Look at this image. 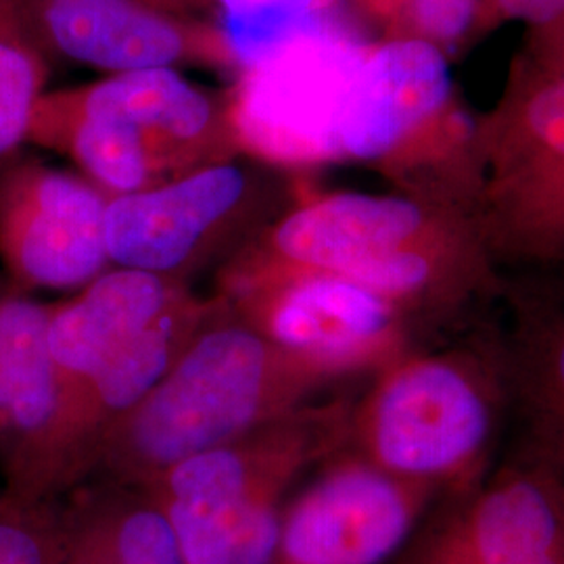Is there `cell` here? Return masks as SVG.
I'll list each match as a JSON object with an SVG mask.
<instances>
[{"label":"cell","mask_w":564,"mask_h":564,"mask_svg":"<svg viewBox=\"0 0 564 564\" xmlns=\"http://www.w3.org/2000/svg\"><path fill=\"white\" fill-rule=\"evenodd\" d=\"M335 383L316 364L268 341L224 300L162 381L107 429L82 484L149 491L176 464L281 421Z\"/></svg>","instance_id":"obj_1"},{"label":"cell","mask_w":564,"mask_h":564,"mask_svg":"<svg viewBox=\"0 0 564 564\" xmlns=\"http://www.w3.org/2000/svg\"><path fill=\"white\" fill-rule=\"evenodd\" d=\"M28 142L65 155L107 197L241 158L228 95L195 86L174 67L44 90Z\"/></svg>","instance_id":"obj_2"},{"label":"cell","mask_w":564,"mask_h":564,"mask_svg":"<svg viewBox=\"0 0 564 564\" xmlns=\"http://www.w3.org/2000/svg\"><path fill=\"white\" fill-rule=\"evenodd\" d=\"M333 163H360L398 193L477 214V116L460 101L444 51L366 42L337 107Z\"/></svg>","instance_id":"obj_3"},{"label":"cell","mask_w":564,"mask_h":564,"mask_svg":"<svg viewBox=\"0 0 564 564\" xmlns=\"http://www.w3.org/2000/svg\"><path fill=\"white\" fill-rule=\"evenodd\" d=\"M506 421L489 335L444 351H408L354 403L345 449L405 481L460 496L484 481Z\"/></svg>","instance_id":"obj_4"},{"label":"cell","mask_w":564,"mask_h":564,"mask_svg":"<svg viewBox=\"0 0 564 564\" xmlns=\"http://www.w3.org/2000/svg\"><path fill=\"white\" fill-rule=\"evenodd\" d=\"M354 403H307L232 444L170 468L147 494L162 508L184 564H232L245 521L286 494L303 470L347 445Z\"/></svg>","instance_id":"obj_5"},{"label":"cell","mask_w":564,"mask_h":564,"mask_svg":"<svg viewBox=\"0 0 564 564\" xmlns=\"http://www.w3.org/2000/svg\"><path fill=\"white\" fill-rule=\"evenodd\" d=\"M289 172L235 158L160 186L109 197L111 265L186 282L230 262L297 199Z\"/></svg>","instance_id":"obj_6"},{"label":"cell","mask_w":564,"mask_h":564,"mask_svg":"<svg viewBox=\"0 0 564 564\" xmlns=\"http://www.w3.org/2000/svg\"><path fill=\"white\" fill-rule=\"evenodd\" d=\"M481 232L468 212L405 193H300L281 216L224 263L218 281L318 272L356 282L423 245Z\"/></svg>","instance_id":"obj_7"},{"label":"cell","mask_w":564,"mask_h":564,"mask_svg":"<svg viewBox=\"0 0 564 564\" xmlns=\"http://www.w3.org/2000/svg\"><path fill=\"white\" fill-rule=\"evenodd\" d=\"M370 41L337 21L272 46L226 90L241 155L282 172L333 163V123L343 88Z\"/></svg>","instance_id":"obj_8"},{"label":"cell","mask_w":564,"mask_h":564,"mask_svg":"<svg viewBox=\"0 0 564 564\" xmlns=\"http://www.w3.org/2000/svg\"><path fill=\"white\" fill-rule=\"evenodd\" d=\"M477 224L500 270L564 262V72L524 84L498 116Z\"/></svg>","instance_id":"obj_9"},{"label":"cell","mask_w":564,"mask_h":564,"mask_svg":"<svg viewBox=\"0 0 564 564\" xmlns=\"http://www.w3.org/2000/svg\"><path fill=\"white\" fill-rule=\"evenodd\" d=\"M226 303L268 341L333 379L377 375L410 351L414 326L356 282L318 272H270L218 281Z\"/></svg>","instance_id":"obj_10"},{"label":"cell","mask_w":564,"mask_h":564,"mask_svg":"<svg viewBox=\"0 0 564 564\" xmlns=\"http://www.w3.org/2000/svg\"><path fill=\"white\" fill-rule=\"evenodd\" d=\"M489 335L500 364L508 458L533 464L564 481V262L500 270Z\"/></svg>","instance_id":"obj_11"},{"label":"cell","mask_w":564,"mask_h":564,"mask_svg":"<svg viewBox=\"0 0 564 564\" xmlns=\"http://www.w3.org/2000/svg\"><path fill=\"white\" fill-rule=\"evenodd\" d=\"M435 496L341 449L286 500L274 564H383L402 552Z\"/></svg>","instance_id":"obj_12"},{"label":"cell","mask_w":564,"mask_h":564,"mask_svg":"<svg viewBox=\"0 0 564 564\" xmlns=\"http://www.w3.org/2000/svg\"><path fill=\"white\" fill-rule=\"evenodd\" d=\"M109 197L36 160L0 167V263L20 291H80L107 268Z\"/></svg>","instance_id":"obj_13"},{"label":"cell","mask_w":564,"mask_h":564,"mask_svg":"<svg viewBox=\"0 0 564 564\" xmlns=\"http://www.w3.org/2000/svg\"><path fill=\"white\" fill-rule=\"evenodd\" d=\"M30 48L48 63L121 74L182 63L239 74L220 30L170 18L141 0H15Z\"/></svg>","instance_id":"obj_14"},{"label":"cell","mask_w":564,"mask_h":564,"mask_svg":"<svg viewBox=\"0 0 564 564\" xmlns=\"http://www.w3.org/2000/svg\"><path fill=\"white\" fill-rule=\"evenodd\" d=\"M398 564H531L564 556V481L506 456L416 527Z\"/></svg>","instance_id":"obj_15"},{"label":"cell","mask_w":564,"mask_h":564,"mask_svg":"<svg viewBox=\"0 0 564 564\" xmlns=\"http://www.w3.org/2000/svg\"><path fill=\"white\" fill-rule=\"evenodd\" d=\"M224 305L220 295L188 291L160 321L121 347L65 403L63 437L72 489L84 479L88 458L109 426L162 381L184 349Z\"/></svg>","instance_id":"obj_16"},{"label":"cell","mask_w":564,"mask_h":564,"mask_svg":"<svg viewBox=\"0 0 564 564\" xmlns=\"http://www.w3.org/2000/svg\"><path fill=\"white\" fill-rule=\"evenodd\" d=\"M188 291L186 282L111 265L69 302L51 303L46 343L63 387V416L72 393Z\"/></svg>","instance_id":"obj_17"},{"label":"cell","mask_w":564,"mask_h":564,"mask_svg":"<svg viewBox=\"0 0 564 564\" xmlns=\"http://www.w3.org/2000/svg\"><path fill=\"white\" fill-rule=\"evenodd\" d=\"M55 564H184L158 502L141 489L88 481L57 502Z\"/></svg>","instance_id":"obj_18"},{"label":"cell","mask_w":564,"mask_h":564,"mask_svg":"<svg viewBox=\"0 0 564 564\" xmlns=\"http://www.w3.org/2000/svg\"><path fill=\"white\" fill-rule=\"evenodd\" d=\"M182 21L220 30L239 61V72L272 46L297 34L351 21L341 0H141ZM354 23V21H351Z\"/></svg>","instance_id":"obj_19"},{"label":"cell","mask_w":564,"mask_h":564,"mask_svg":"<svg viewBox=\"0 0 564 564\" xmlns=\"http://www.w3.org/2000/svg\"><path fill=\"white\" fill-rule=\"evenodd\" d=\"M372 41H421L454 61L500 25L494 0H341Z\"/></svg>","instance_id":"obj_20"},{"label":"cell","mask_w":564,"mask_h":564,"mask_svg":"<svg viewBox=\"0 0 564 564\" xmlns=\"http://www.w3.org/2000/svg\"><path fill=\"white\" fill-rule=\"evenodd\" d=\"M46 76V61L0 39V162L28 142L32 111L44 93Z\"/></svg>","instance_id":"obj_21"},{"label":"cell","mask_w":564,"mask_h":564,"mask_svg":"<svg viewBox=\"0 0 564 564\" xmlns=\"http://www.w3.org/2000/svg\"><path fill=\"white\" fill-rule=\"evenodd\" d=\"M57 505H23L0 494V564H55Z\"/></svg>","instance_id":"obj_22"},{"label":"cell","mask_w":564,"mask_h":564,"mask_svg":"<svg viewBox=\"0 0 564 564\" xmlns=\"http://www.w3.org/2000/svg\"><path fill=\"white\" fill-rule=\"evenodd\" d=\"M500 23L524 28V53L564 61V0H494Z\"/></svg>","instance_id":"obj_23"},{"label":"cell","mask_w":564,"mask_h":564,"mask_svg":"<svg viewBox=\"0 0 564 564\" xmlns=\"http://www.w3.org/2000/svg\"><path fill=\"white\" fill-rule=\"evenodd\" d=\"M0 39L15 42L23 48L32 51L28 36H25V30H23V23H21L20 11L15 7V0H0Z\"/></svg>","instance_id":"obj_24"},{"label":"cell","mask_w":564,"mask_h":564,"mask_svg":"<svg viewBox=\"0 0 564 564\" xmlns=\"http://www.w3.org/2000/svg\"><path fill=\"white\" fill-rule=\"evenodd\" d=\"M4 389H7V343H4V333L0 326V405L4 400Z\"/></svg>","instance_id":"obj_25"},{"label":"cell","mask_w":564,"mask_h":564,"mask_svg":"<svg viewBox=\"0 0 564 564\" xmlns=\"http://www.w3.org/2000/svg\"><path fill=\"white\" fill-rule=\"evenodd\" d=\"M531 564H564V556H552V558H544V561Z\"/></svg>","instance_id":"obj_26"},{"label":"cell","mask_w":564,"mask_h":564,"mask_svg":"<svg viewBox=\"0 0 564 564\" xmlns=\"http://www.w3.org/2000/svg\"><path fill=\"white\" fill-rule=\"evenodd\" d=\"M0 494H2V489H0Z\"/></svg>","instance_id":"obj_27"}]
</instances>
